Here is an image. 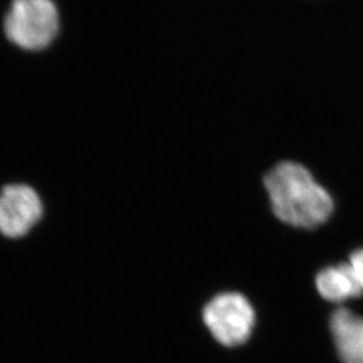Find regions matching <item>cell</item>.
<instances>
[{
  "label": "cell",
  "mask_w": 363,
  "mask_h": 363,
  "mask_svg": "<svg viewBox=\"0 0 363 363\" xmlns=\"http://www.w3.org/2000/svg\"><path fill=\"white\" fill-rule=\"evenodd\" d=\"M347 264L363 292V249H358L351 253L350 261Z\"/></svg>",
  "instance_id": "7"
},
{
  "label": "cell",
  "mask_w": 363,
  "mask_h": 363,
  "mask_svg": "<svg viewBox=\"0 0 363 363\" xmlns=\"http://www.w3.org/2000/svg\"><path fill=\"white\" fill-rule=\"evenodd\" d=\"M316 288L322 298L333 303H343L363 294L347 262L322 269L316 276Z\"/></svg>",
  "instance_id": "6"
},
{
  "label": "cell",
  "mask_w": 363,
  "mask_h": 363,
  "mask_svg": "<svg viewBox=\"0 0 363 363\" xmlns=\"http://www.w3.org/2000/svg\"><path fill=\"white\" fill-rule=\"evenodd\" d=\"M276 217L295 228L313 229L330 218L334 201L304 166L283 162L265 175Z\"/></svg>",
  "instance_id": "1"
},
{
  "label": "cell",
  "mask_w": 363,
  "mask_h": 363,
  "mask_svg": "<svg viewBox=\"0 0 363 363\" xmlns=\"http://www.w3.org/2000/svg\"><path fill=\"white\" fill-rule=\"evenodd\" d=\"M60 30L52 0H13L4 19V33L18 48L38 52L52 45Z\"/></svg>",
  "instance_id": "2"
},
{
  "label": "cell",
  "mask_w": 363,
  "mask_h": 363,
  "mask_svg": "<svg viewBox=\"0 0 363 363\" xmlns=\"http://www.w3.org/2000/svg\"><path fill=\"white\" fill-rule=\"evenodd\" d=\"M43 206L38 193L27 184H10L0 193V233L9 238L26 235L40 220Z\"/></svg>",
  "instance_id": "4"
},
{
  "label": "cell",
  "mask_w": 363,
  "mask_h": 363,
  "mask_svg": "<svg viewBox=\"0 0 363 363\" xmlns=\"http://www.w3.org/2000/svg\"><path fill=\"white\" fill-rule=\"evenodd\" d=\"M255 310L245 296L220 294L203 310V322L220 345L235 347L245 343L255 325Z\"/></svg>",
  "instance_id": "3"
},
{
  "label": "cell",
  "mask_w": 363,
  "mask_h": 363,
  "mask_svg": "<svg viewBox=\"0 0 363 363\" xmlns=\"http://www.w3.org/2000/svg\"><path fill=\"white\" fill-rule=\"evenodd\" d=\"M337 354L343 363H363V318L339 308L330 319Z\"/></svg>",
  "instance_id": "5"
}]
</instances>
